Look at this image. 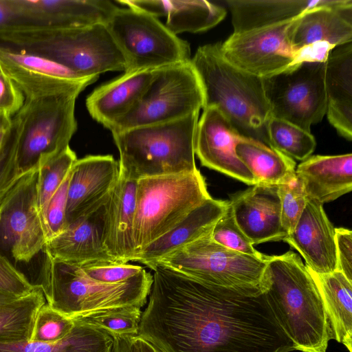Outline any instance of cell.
<instances>
[{"mask_svg": "<svg viewBox=\"0 0 352 352\" xmlns=\"http://www.w3.org/2000/svg\"><path fill=\"white\" fill-rule=\"evenodd\" d=\"M267 135L268 146L293 160L304 161L311 155L316 146L311 132L272 117L267 126Z\"/></svg>", "mask_w": 352, "mask_h": 352, "instance_id": "cell-35", "label": "cell"}, {"mask_svg": "<svg viewBox=\"0 0 352 352\" xmlns=\"http://www.w3.org/2000/svg\"><path fill=\"white\" fill-rule=\"evenodd\" d=\"M75 324L63 339L53 343L0 342V352H111L113 338L96 327L73 318Z\"/></svg>", "mask_w": 352, "mask_h": 352, "instance_id": "cell-31", "label": "cell"}, {"mask_svg": "<svg viewBox=\"0 0 352 352\" xmlns=\"http://www.w3.org/2000/svg\"><path fill=\"white\" fill-rule=\"evenodd\" d=\"M236 153L252 174L254 185L276 186L296 170V162L276 149L254 139L241 137Z\"/></svg>", "mask_w": 352, "mask_h": 352, "instance_id": "cell-30", "label": "cell"}, {"mask_svg": "<svg viewBox=\"0 0 352 352\" xmlns=\"http://www.w3.org/2000/svg\"><path fill=\"white\" fill-rule=\"evenodd\" d=\"M261 287L294 350L326 352L331 340L325 307L309 270L292 251L268 256Z\"/></svg>", "mask_w": 352, "mask_h": 352, "instance_id": "cell-2", "label": "cell"}, {"mask_svg": "<svg viewBox=\"0 0 352 352\" xmlns=\"http://www.w3.org/2000/svg\"><path fill=\"white\" fill-rule=\"evenodd\" d=\"M137 181L120 171L107 200L104 245L109 255L120 263L133 261L136 254L133 221Z\"/></svg>", "mask_w": 352, "mask_h": 352, "instance_id": "cell-23", "label": "cell"}, {"mask_svg": "<svg viewBox=\"0 0 352 352\" xmlns=\"http://www.w3.org/2000/svg\"><path fill=\"white\" fill-rule=\"evenodd\" d=\"M21 297L0 289V307L13 302Z\"/></svg>", "mask_w": 352, "mask_h": 352, "instance_id": "cell-49", "label": "cell"}, {"mask_svg": "<svg viewBox=\"0 0 352 352\" xmlns=\"http://www.w3.org/2000/svg\"><path fill=\"white\" fill-rule=\"evenodd\" d=\"M80 267L90 278L100 283L109 284L126 281L144 270L141 266L127 263L104 264Z\"/></svg>", "mask_w": 352, "mask_h": 352, "instance_id": "cell-42", "label": "cell"}, {"mask_svg": "<svg viewBox=\"0 0 352 352\" xmlns=\"http://www.w3.org/2000/svg\"><path fill=\"white\" fill-rule=\"evenodd\" d=\"M211 237L217 243L234 251L258 258L265 255L257 251L237 226L229 206L223 215L214 224Z\"/></svg>", "mask_w": 352, "mask_h": 352, "instance_id": "cell-40", "label": "cell"}, {"mask_svg": "<svg viewBox=\"0 0 352 352\" xmlns=\"http://www.w3.org/2000/svg\"><path fill=\"white\" fill-rule=\"evenodd\" d=\"M333 0H228L233 32L292 21L307 10L331 4Z\"/></svg>", "mask_w": 352, "mask_h": 352, "instance_id": "cell-28", "label": "cell"}, {"mask_svg": "<svg viewBox=\"0 0 352 352\" xmlns=\"http://www.w3.org/2000/svg\"><path fill=\"white\" fill-rule=\"evenodd\" d=\"M38 168L29 173L0 212V243L16 261H30L47 242L38 202Z\"/></svg>", "mask_w": 352, "mask_h": 352, "instance_id": "cell-14", "label": "cell"}, {"mask_svg": "<svg viewBox=\"0 0 352 352\" xmlns=\"http://www.w3.org/2000/svg\"><path fill=\"white\" fill-rule=\"evenodd\" d=\"M76 160V153L69 146L58 155L39 165L38 202L43 223L45 209L50 199Z\"/></svg>", "mask_w": 352, "mask_h": 352, "instance_id": "cell-37", "label": "cell"}, {"mask_svg": "<svg viewBox=\"0 0 352 352\" xmlns=\"http://www.w3.org/2000/svg\"><path fill=\"white\" fill-rule=\"evenodd\" d=\"M38 277L47 303L72 318L111 308H142L153 283V276L145 270L124 282L100 283L88 277L80 266L47 255Z\"/></svg>", "mask_w": 352, "mask_h": 352, "instance_id": "cell-5", "label": "cell"}, {"mask_svg": "<svg viewBox=\"0 0 352 352\" xmlns=\"http://www.w3.org/2000/svg\"><path fill=\"white\" fill-rule=\"evenodd\" d=\"M199 113L113 133L120 153V171L138 180L197 170L195 137Z\"/></svg>", "mask_w": 352, "mask_h": 352, "instance_id": "cell-6", "label": "cell"}, {"mask_svg": "<svg viewBox=\"0 0 352 352\" xmlns=\"http://www.w3.org/2000/svg\"><path fill=\"white\" fill-rule=\"evenodd\" d=\"M325 61H303L263 79L272 118L311 132L327 110Z\"/></svg>", "mask_w": 352, "mask_h": 352, "instance_id": "cell-13", "label": "cell"}, {"mask_svg": "<svg viewBox=\"0 0 352 352\" xmlns=\"http://www.w3.org/2000/svg\"><path fill=\"white\" fill-rule=\"evenodd\" d=\"M204 93L191 60L158 69L135 107L116 122L111 133L168 122L199 112Z\"/></svg>", "mask_w": 352, "mask_h": 352, "instance_id": "cell-11", "label": "cell"}, {"mask_svg": "<svg viewBox=\"0 0 352 352\" xmlns=\"http://www.w3.org/2000/svg\"><path fill=\"white\" fill-rule=\"evenodd\" d=\"M119 176V162L112 155L77 159L71 168L68 187L67 225L104 201Z\"/></svg>", "mask_w": 352, "mask_h": 352, "instance_id": "cell-21", "label": "cell"}, {"mask_svg": "<svg viewBox=\"0 0 352 352\" xmlns=\"http://www.w3.org/2000/svg\"><path fill=\"white\" fill-rule=\"evenodd\" d=\"M157 70L124 73L98 87L86 100L92 118L109 129L139 103Z\"/></svg>", "mask_w": 352, "mask_h": 352, "instance_id": "cell-24", "label": "cell"}, {"mask_svg": "<svg viewBox=\"0 0 352 352\" xmlns=\"http://www.w3.org/2000/svg\"><path fill=\"white\" fill-rule=\"evenodd\" d=\"M105 25L122 55L124 73L158 69L191 60L189 43L146 13L118 8Z\"/></svg>", "mask_w": 352, "mask_h": 352, "instance_id": "cell-8", "label": "cell"}, {"mask_svg": "<svg viewBox=\"0 0 352 352\" xmlns=\"http://www.w3.org/2000/svg\"><path fill=\"white\" fill-rule=\"evenodd\" d=\"M0 45L47 58L82 78L125 69L122 55L102 23L77 28H30L1 32Z\"/></svg>", "mask_w": 352, "mask_h": 352, "instance_id": "cell-4", "label": "cell"}, {"mask_svg": "<svg viewBox=\"0 0 352 352\" xmlns=\"http://www.w3.org/2000/svg\"><path fill=\"white\" fill-rule=\"evenodd\" d=\"M191 63L204 93V109L217 108L238 133L268 145L272 118L263 79L246 72L222 55L221 42L199 47Z\"/></svg>", "mask_w": 352, "mask_h": 352, "instance_id": "cell-3", "label": "cell"}, {"mask_svg": "<svg viewBox=\"0 0 352 352\" xmlns=\"http://www.w3.org/2000/svg\"><path fill=\"white\" fill-rule=\"evenodd\" d=\"M108 197L47 241L43 248L45 255L80 267L120 263L109 255L104 245Z\"/></svg>", "mask_w": 352, "mask_h": 352, "instance_id": "cell-16", "label": "cell"}, {"mask_svg": "<svg viewBox=\"0 0 352 352\" xmlns=\"http://www.w3.org/2000/svg\"><path fill=\"white\" fill-rule=\"evenodd\" d=\"M78 95L24 98L18 111L21 121L18 159L23 172L38 167L69 146L77 129L74 110Z\"/></svg>", "mask_w": 352, "mask_h": 352, "instance_id": "cell-9", "label": "cell"}, {"mask_svg": "<svg viewBox=\"0 0 352 352\" xmlns=\"http://www.w3.org/2000/svg\"><path fill=\"white\" fill-rule=\"evenodd\" d=\"M140 352H161L155 346L148 340L139 337H135Z\"/></svg>", "mask_w": 352, "mask_h": 352, "instance_id": "cell-48", "label": "cell"}, {"mask_svg": "<svg viewBox=\"0 0 352 352\" xmlns=\"http://www.w3.org/2000/svg\"><path fill=\"white\" fill-rule=\"evenodd\" d=\"M228 204L237 226L253 245L283 241L287 236L276 186H252L232 196Z\"/></svg>", "mask_w": 352, "mask_h": 352, "instance_id": "cell-19", "label": "cell"}, {"mask_svg": "<svg viewBox=\"0 0 352 352\" xmlns=\"http://www.w3.org/2000/svg\"><path fill=\"white\" fill-rule=\"evenodd\" d=\"M47 302L41 288L0 307V342L30 341L34 322L40 308Z\"/></svg>", "mask_w": 352, "mask_h": 352, "instance_id": "cell-32", "label": "cell"}, {"mask_svg": "<svg viewBox=\"0 0 352 352\" xmlns=\"http://www.w3.org/2000/svg\"><path fill=\"white\" fill-rule=\"evenodd\" d=\"M7 129H8V128H7ZM6 129H5V130H3V131H0V145H1V142H2V141H3V136H4V133H5V131H6Z\"/></svg>", "mask_w": 352, "mask_h": 352, "instance_id": "cell-51", "label": "cell"}, {"mask_svg": "<svg viewBox=\"0 0 352 352\" xmlns=\"http://www.w3.org/2000/svg\"><path fill=\"white\" fill-rule=\"evenodd\" d=\"M283 241L300 253L314 272L322 274L338 270L336 228L322 203L308 199L294 230Z\"/></svg>", "mask_w": 352, "mask_h": 352, "instance_id": "cell-20", "label": "cell"}, {"mask_svg": "<svg viewBox=\"0 0 352 352\" xmlns=\"http://www.w3.org/2000/svg\"><path fill=\"white\" fill-rule=\"evenodd\" d=\"M293 47L327 44L336 47L352 41V1L333 0L309 9L298 16L291 32Z\"/></svg>", "mask_w": 352, "mask_h": 352, "instance_id": "cell-22", "label": "cell"}, {"mask_svg": "<svg viewBox=\"0 0 352 352\" xmlns=\"http://www.w3.org/2000/svg\"><path fill=\"white\" fill-rule=\"evenodd\" d=\"M267 257L258 258L223 247L212 239L210 232L168 254L155 265L214 285L249 288L261 285Z\"/></svg>", "mask_w": 352, "mask_h": 352, "instance_id": "cell-10", "label": "cell"}, {"mask_svg": "<svg viewBox=\"0 0 352 352\" xmlns=\"http://www.w3.org/2000/svg\"><path fill=\"white\" fill-rule=\"evenodd\" d=\"M307 269L323 300L331 338L352 352V282L338 270L320 274Z\"/></svg>", "mask_w": 352, "mask_h": 352, "instance_id": "cell-29", "label": "cell"}, {"mask_svg": "<svg viewBox=\"0 0 352 352\" xmlns=\"http://www.w3.org/2000/svg\"><path fill=\"white\" fill-rule=\"evenodd\" d=\"M12 1L24 20L23 28H67L105 24L118 8L109 0Z\"/></svg>", "mask_w": 352, "mask_h": 352, "instance_id": "cell-18", "label": "cell"}, {"mask_svg": "<svg viewBox=\"0 0 352 352\" xmlns=\"http://www.w3.org/2000/svg\"><path fill=\"white\" fill-rule=\"evenodd\" d=\"M241 137L217 108H205L197 125L195 154L202 166L254 186L252 174L236 153Z\"/></svg>", "mask_w": 352, "mask_h": 352, "instance_id": "cell-17", "label": "cell"}, {"mask_svg": "<svg viewBox=\"0 0 352 352\" xmlns=\"http://www.w3.org/2000/svg\"><path fill=\"white\" fill-rule=\"evenodd\" d=\"M24 96L0 65V115L12 118L23 106Z\"/></svg>", "mask_w": 352, "mask_h": 352, "instance_id": "cell-44", "label": "cell"}, {"mask_svg": "<svg viewBox=\"0 0 352 352\" xmlns=\"http://www.w3.org/2000/svg\"><path fill=\"white\" fill-rule=\"evenodd\" d=\"M296 19L271 26L233 32L221 43V54L235 67L261 78L303 61L320 60V53L315 47H307L300 51L293 47L290 36Z\"/></svg>", "mask_w": 352, "mask_h": 352, "instance_id": "cell-12", "label": "cell"}, {"mask_svg": "<svg viewBox=\"0 0 352 352\" xmlns=\"http://www.w3.org/2000/svg\"><path fill=\"white\" fill-rule=\"evenodd\" d=\"M74 320L53 309L47 302L36 316L31 342L53 343L63 339L72 330Z\"/></svg>", "mask_w": 352, "mask_h": 352, "instance_id": "cell-39", "label": "cell"}, {"mask_svg": "<svg viewBox=\"0 0 352 352\" xmlns=\"http://www.w3.org/2000/svg\"><path fill=\"white\" fill-rule=\"evenodd\" d=\"M135 337L130 336H113V344L111 352H140Z\"/></svg>", "mask_w": 352, "mask_h": 352, "instance_id": "cell-47", "label": "cell"}, {"mask_svg": "<svg viewBox=\"0 0 352 352\" xmlns=\"http://www.w3.org/2000/svg\"><path fill=\"white\" fill-rule=\"evenodd\" d=\"M226 10L205 0L169 1L166 27L174 34L200 32L220 23L226 16Z\"/></svg>", "mask_w": 352, "mask_h": 352, "instance_id": "cell-33", "label": "cell"}, {"mask_svg": "<svg viewBox=\"0 0 352 352\" xmlns=\"http://www.w3.org/2000/svg\"><path fill=\"white\" fill-rule=\"evenodd\" d=\"M71 170L50 199L44 214L47 241L61 233L67 226L66 210Z\"/></svg>", "mask_w": 352, "mask_h": 352, "instance_id": "cell-41", "label": "cell"}, {"mask_svg": "<svg viewBox=\"0 0 352 352\" xmlns=\"http://www.w3.org/2000/svg\"><path fill=\"white\" fill-rule=\"evenodd\" d=\"M138 336L161 352H289L263 287L228 288L157 265Z\"/></svg>", "mask_w": 352, "mask_h": 352, "instance_id": "cell-1", "label": "cell"}, {"mask_svg": "<svg viewBox=\"0 0 352 352\" xmlns=\"http://www.w3.org/2000/svg\"><path fill=\"white\" fill-rule=\"evenodd\" d=\"M0 65L24 98L64 94H79L99 76L82 78L47 58L0 45Z\"/></svg>", "mask_w": 352, "mask_h": 352, "instance_id": "cell-15", "label": "cell"}, {"mask_svg": "<svg viewBox=\"0 0 352 352\" xmlns=\"http://www.w3.org/2000/svg\"><path fill=\"white\" fill-rule=\"evenodd\" d=\"M228 207L227 201L207 199L173 229L137 254L133 261L143 263L153 270L157 263L168 254L210 233Z\"/></svg>", "mask_w": 352, "mask_h": 352, "instance_id": "cell-25", "label": "cell"}, {"mask_svg": "<svg viewBox=\"0 0 352 352\" xmlns=\"http://www.w3.org/2000/svg\"><path fill=\"white\" fill-rule=\"evenodd\" d=\"M308 199L322 204L352 190V154L312 155L298 165Z\"/></svg>", "mask_w": 352, "mask_h": 352, "instance_id": "cell-27", "label": "cell"}, {"mask_svg": "<svg viewBox=\"0 0 352 352\" xmlns=\"http://www.w3.org/2000/svg\"><path fill=\"white\" fill-rule=\"evenodd\" d=\"M23 22L12 0H0V32L22 28Z\"/></svg>", "mask_w": 352, "mask_h": 352, "instance_id": "cell-46", "label": "cell"}, {"mask_svg": "<svg viewBox=\"0 0 352 352\" xmlns=\"http://www.w3.org/2000/svg\"><path fill=\"white\" fill-rule=\"evenodd\" d=\"M141 308L131 306L111 308L89 316L74 318L113 336L138 335Z\"/></svg>", "mask_w": 352, "mask_h": 352, "instance_id": "cell-36", "label": "cell"}, {"mask_svg": "<svg viewBox=\"0 0 352 352\" xmlns=\"http://www.w3.org/2000/svg\"><path fill=\"white\" fill-rule=\"evenodd\" d=\"M20 123L17 112L11 118L10 126L5 131L0 145V212L33 170L23 172L19 166Z\"/></svg>", "mask_w": 352, "mask_h": 352, "instance_id": "cell-34", "label": "cell"}, {"mask_svg": "<svg viewBox=\"0 0 352 352\" xmlns=\"http://www.w3.org/2000/svg\"><path fill=\"white\" fill-rule=\"evenodd\" d=\"M276 188L280 202L282 226L287 235L294 230L308 198L296 170L284 177Z\"/></svg>", "mask_w": 352, "mask_h": 352, "instance_id": "cell-38", "label": "cell"}, {"mask_svg": "<svg viewBox=\"0 0 352 352\" xmlns=\"http://www.w3.org/2000/svg\"><path fill=\"white\" fill-rule=\"evenodd\" d=\"M338 270L352 282V232L346 228H336Z\"/></svg>", "mask_w": 352, "mask_h": 352, "instance_id": "cell-45", "label": "cell"}, {"mask_svg": "<svg viewBox=\"0 0 352 352\" xmlns=\"http://www.w3.org/2000/svg\"><path fill=\"white\" fill-rule=\"evenodd\" d=\"M327 118L338 133L352 139V43L332 49L325 60Z\"/></svg>", "mask_w": 352, "mask_h": 352, "instance_id": "cell-26", "label": "cell"}, {"mask_svg": "<svg viewBox=\"0 0 352 352\" xmlns=\"http://www.w3.org/2000/svg\"><path fill=\"white\" fill-rule=\"evenodd\" d=\"M11 118L6 115H0V131L6 129L10 124Z\"/></svg>", "mask_w": 352, "mask_h": 352, "instance_id": "cell-50", "label": "cell"}, {"mask_svg": "<svg viewBox=\"0 0 352 352\" xmlns=\"http://www.w3.org/2000/svg\"><path fill=\"white\" fill-rule=\"evenodd\" d=\"M36 289L25 274L0 253V289L18 296H25Z\"/></svg>", "mask_w": 352, "mask_h": 352, "instance_id": "cell-43", "label": "cell"}, {"mask_svg": "<svg viewBox=\"0 0 352 352\" xmlns=\"http://www.w3.org/2000/svg\"><path fill=\"white\" fill-rule=\"evenodd\" d=\"M210 197L205 179L198 169L139 179L133 221L135 255Z\"/></svg>", "mask_w": 352, "mask_h": 352, "instance_id": "cell-7", "label": "cell"}]
</instances>
